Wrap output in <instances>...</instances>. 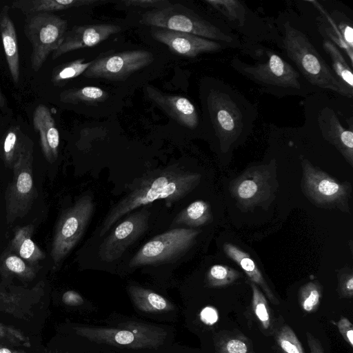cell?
I'll return each mask as SVG.
<instances>
[{
    "label": "cell",
    "mask_w": 353,
    "mask_h": 353,
    "mask_svg": "<svg viewBox=\"0 0 353 353\" xmlns=\"http://www.w3.org/2000/svg\"><path fill=\"white\" fill-rule=\"evenodd\" d=\"M201 174L185 170L178 164L147 172L128 185L126 194L107 212L99 236L105 234L125 215L155 201L165 200L170 206L193 191Z\"/></svg>",
    "instance_id": "obj_1"
},
{
    "label": "cell",
    "mask_w": 353,
    "mask_h": 353,
    "mask_svg": "<svg viewBox=\"0 0 353 353\" xmlns=\"http://www.w3.org/2000/svg\"><path fill=\"white\" fill-rule=\"evenodd\" d=\"M283 29L282 48L303 77L313 85L352 98L353 90L338 79L306 35L289 22L284 24Z\"/></svg>",
    "instance_id": "obj_2"
},
{
    "label": "cell",
    "mask_w": 353,
    "mask_h": 353,
    "mask_svg": "<svg viewBox=\"0 0 353 353\" xmlns=\"http://www.w3.org/2000/svg\"><path fill=\"white\" fill-rule=\"evenodd\" d=\"M140 23L170 30L192 34L212 41L231 43L233 39L193 10L179 4H170L143 13Z\"/></svg>",
    "instance_id": "obj_3"
},
{
    "label": "cell",
    "mask_w": 353,
    "mask_h": 353,
    "mask_svg": "<svg viewBox=\"0 0 353 353\" xmlns=\"http://www.w3.org/2000/svg\"><path fill=\"white\" fill-rule=\"evenodd\" d=\"M94 211V197L84 193L61 214L52 243L51 257L54 268L59 267L79 242Z\"/></svg>",
    "instance_id": "obj_4"
},
{
    "label": "cell",
    "mask_w": 353,
    "mask_h": 353,
    "mask_svg": "<svg viewBox=\"0 0 353 353\" xmlns=\"http://www.w3.org/2000/svg\"><path fill=\"white\" fill-rule=\"evenodd\" d=\"M254 64L232 61L233 67L243 76L265 88L287 92L303 89L300 73L288 62L270 50H262Z\"/></svg>",
    "instance_id": "obj_5"
},
{
    "label": "cell",
    "mask_w": 353,
    "mask_h": 353,
    "mask_svg": "<svg viewBox=\"0 0 353 353\" xmlns=\"http://www.w3.org/2000/svg\"><path fill=\"white\" fill-rule=\"evenodd\" d=\"M201 231L175 228L154 236L143 244L129 262L130 268L175 263L194 245Z\"/></svg>",
    "instance_id": "obj_6"
},
{
    "label": "cell",
    "mask_w": 353,
    "mask_h": 353,
    "mask_svg": "<svg viewBox=\"0 0 353 353\" xmlns=\"http://www.w3.org/2000/svg\"><path fill=\"white\" fill-rule=\"evenodd\" d=\"M74 330L92 342L133 349L158 347L166 336L160 327L133 321L117 328L76 326Z\"/></svg>",
    "instance_id": "obj_7"
},
{
    "label": "cell",
    "mask_w": 353,
    "mask_h": 353,
    "mask_svg": "<svg viewBox=\"0 0 353 353\" xmlns=\"http://www.w3.org/2000/svg\"><path fill=\"white\" fill-rule=\"evenodd\" d=\"M301 162V189L307 199L319 208L350 212V183L339 181L306 159L302 158Z\"/></svg>",
    "instance_id": "obj_8"
},
{
    "label": "cell",
    "mask_w": 353,
    "mask_h": 353,
    "mask_svg": "<svg viewBox=\"0 0 353 353\" xmlns=\"http://www.w3.org/2000/svg\"><path fill=\"white\" fill-rule=\"evenodd\" d=\"M68 23L52 13H37L26 15L24 33L31 43L30 62L32 69L39 71L50 54L61 44Z\"/></svg>",
    "instance_id": "obj_9"
},
{
    "label": "cell",
    "mask_w": 353,
    "mask_h": 353,
    "mask_svg": "<svg viewBox=\"0 0 353 353\" xmlns=\"http://www.w3.org/2000/svg\"><path fill=\"white\" fill-rule=\"evenodd\" d=\"M207 106L216 136L223 149L228 150L244 130H248V121L243 106L232 94L220 90L210 92Z\"/></svg>",
    "instance_id": "obj_10"
},
{
    "label": "cell",
    "mask_w": 353,
    "mask_h": 353,
    "mask_svg": "<svg viewBox=\"0 0 353 353\" xmlns=\"http://www.w3.org/2000/svg\"><path fill=\"white\" fill-rule=\"evenodd\" d=\"M33 148L22 154L13 168V179L6 192V221L12 224L30 211L37 197L34 184Z\"/></svg>",
    "instance_id": "obj_11"
},
{
    "label": "cell",
    "mask_w": 353,
    "mask_h": 353,
    "mask_svg": "<svg viewBox=\"0 0 353 353\" xmlns=\"http://www.w3.org/2000/svg\"><path fill=\"white\" fill-rule=\"evenodd\" d=\"M274 176L270 164L252 166L230 183V191L243 208L262 205L274 196Z\"/></svg>",
    "instance_id": "obj_12"
},
{
    "label": "cell",
    "mask_w": 353,
    "mask_h": 353,
    "mask_svg": "<svg viewBox=\"0 0 353 353\" xmlns=\"http://www.w3.org/2000/svg\"><path fill=\"white\" fill-rule=\"evenodd\" d=\"M150 216L146 208L128 214L100 244V259L110 263L119 259L148 230Z\"/></svg>",
    "instance_id": "obj_13"
},
{
    "label": "cell",
    "mask_w": 353,
    "mask_h": 353,
    "mask_svg": "<svg viewBox=\"0 0 353 353\" xmlns=\"http://www.w3.org/2000/svg\"><path fill=\"white\" fill-rule=\"evenodd\" d=\"M154 59L153 54L145 50L124 51L94 60L83 75L87 78L124 80Z\"/></svg>",
    "instance_id": "obj_14"
},
{
    "label": "cell",
    "mask_w": 353,
    "mask_h": 353,
    "mask_svg": "<svg viewBox=\"0 0 353 353\" xmlns=\"http://www.w3.org/2000/svg\"><path fill=\"white\" fill-rule=\"evenodd\" d=\"M154 39L167 46L174 53L195 57L202 53L218 52L224 46L217 41L192 34L160 29L152 32Z\"/></svg>",
    "instance_id": "obj_15"
},
{
    "label": "cell",
    "mask_w": 353,
    "mask_h": 353,
    "mask_svg": "<svg viewBox=\"0 0 353 353\" xmlns=\"http://www.w3.org/2000/svg\"><path fill=\"white\" fill-rule=\"evenodd\" d=\"M120 31V26L112 24L74 26L65 32L61 44L52 53V59H55L71 51L95 46Z\"/></svg>",
    "instance_id": "obj_16"
},
{
    "label": "cell",
    "mask_w": 353,
    "mask_h": 353,
    "mask_svg": "<svg viewBox=\"0 0 353 353\" xmlns=\"http://www.w3.org/2000/svg\"><path fill=\"white\" fill-rule=\"evenodd\" d=\"M145 94L156 105L181 125L194 129L199 124V116L193 103L187 98L163 93L148 85Z\"/></svg>",
    "instance_id": "obj_17"
},
{
    "label": "cell",
    "mask_w": 353,
    "mask_h": 353,
    "mask_svg": "<svg viewBox=\"0 0 353 353\" xmlns=\"http://www.w3.org/2000/svg\"><path fill=\"white\" fill-rule=\"evenodd\" d=\"M318 123L324 139L333 145L347 163L353 165V132L345 130L332 110L323 108Z\"/></svg>",
    "instance_id": "obj_18"
},
{
    "label": "cell",
    "mask_w": 353,
    "mask_h": 353,
    "mask_svg": "<svg viewBox=\"0 0 353 353\" xmlns=\"http://www.w3.org/2000/svg\"><path fill=\"white\" fill-rule=\"evenodd\" d=\"M43 295L42 283L32 289L20 286L0 285V310L23 317L29 314L32 306Z\"/></svg>",
    "instance_id": "obj_19"
},
{
    "label": "cell",
    "mask_w": 353,
    "mask_h": 353,
    "mask_svg": "<svg viewBox=\"0 0 353 353\" xmlns=\"http://www.w3.org/2000/svg\"><path fill=\"white\" fill-rule=\"evenodd\" d=\"M32 123L39 135L44 157L48 162L54 163L58 157L59 133L50 109L43 104L37 105L33 113Z\"/></svg>",
    "instance_id": "obj_20"
},
{
    "label": "cell",
    "mask_w": 353,
    "mask_h": 353,
    "mask_svg": "<svg viewBox=\"0 0 353 353\" xmlns=\"http://www.w3.org/2000/svg\"><path fill=\"white\" fill-rule=\"evenodd\" d=\"M8 12L7 5L0 10V34L11 77L17 84L20 76L18 41L15 27Z\"/></svg>",
    "instance_id": "obj_21"
},
{
    "label": "cell",
    "mask_w": 353,
    "mask_h": 353,
    "mask_svg": "<svg viewBox=\"0 0 353 353\" xmlns=\"http://www.w3.org/2000/svg\"><path fill=\"white\" fill-rule=\"evenodd\" d=\"M225 254L234 261L245 273L250 281L261 288L265 297L274 305H279V301L268 285L261 270L250 256L237 246L230 243L223 244Z\"/></svg>",
    "instance_id": "obj_22"
},
{
    "label": "cell",
    "mask_w": 353,
    "mask_h": 353,
    "mask_svg": "<svg viewBox=\"0 0 353 353\" xmlns=\"http://www.w3.org/2000/svg\"><path fill=\"white\" fill-rule=\"evenodd\" d=\"M33 147V141L20 126H11L3 136L0 145V154L5 165L13 169L21 155Z\"/></svg>",
    "instance_id": "obj_23"
},
{
    "label": "cell",
    "mask_w": 353,
    "mask_h": 353,
    "mask_svg": "<svg viewBox=\"0 0 353 353\" xmlns=\"http://www.w3.org/2000/svg\"><path fill=\"white\" fill-rule=\"evenodd\" d=\"M103 3L99 0H19L12 2L11 7L29 15Z\"/></svg>",
    "instance_id": "obj_24"
},
{
    "label": "cell",
    "mask_w": 353,
    "mask_h": 353,
    "mask_svg": "<svg viewBox=\"0 0 353 353\" xmlns=\"http://www.w3.org/2000/svg\"><path fill=\"white\" fill-rule=\"evenodd\" d=\"M33 232L32 224L17 228L11 241V250L28 263L35 265L46 254L32 239Z\"/></svg>",
    "instance_id": "obj_25"
},
{
    "label": "cell",
    "mask_w": 353,
    "mask_h": 353,
    "mask_svg": "<svg viewBox=\"0 0 353 353\" xmlns=\"http://www.w3.org/2000/svg\"><path fill=\"white\" fill-rule=\"evenodd\" d=\"M127 290L134 305L141 311L157 313L168 312L174 308L173 304L165 297L151 290L130 285Z\"/></svg>",
    "instance_id": "obj_26"
},
{
    "label": "cell",
    "mask_w": 353,
    "mask_h": 353,
    "mask_svg": "<svg viewBox=\"0 0 353 353\" xmlns=\"http://www.w3.org/2000/svg\"><path fill=\"white\" fill-rule=\"evenodd\" d=\"M212 220L210 205L203 200H196L181 210L170 223L171 228L205 225Z\"/></svg>",
    "instance_id": "obj_27"
},
{
    "label": "cell",
    "mask_w": 353,
    "mask_h": 353,
    "mask_svg": "<svg viewBox=\"0 0 353 353\" xmlns=\"http://www.w3.org/2000/svg\"><path fill=\"white\" fill-rule=\"evenodd\" d=\"M215 353H255L252 341L239 331H222L215 337Z\"/></svg>",
    "instance_id": "obj_28"
},
{
    "label": "cell",
    "mask_w": 353,
    "mask_h": 353,
    "mask_svg": "<svg viewBox=\"0 0 353 353\" xmlns=\"http://www.w3.org/2000/svg\"><path fill=\"white\" fill-rule=\"evenodd\" d=\"M109 94L104 90L95 86L70 88L59 94V100L65 103L78 104L83 103L95 105L107 100Z\"/></svg>",
    "instance_id": "obj_29"
},
{
    "label": "cell",
    "mask_w": 353,
    "mask_h": 353,
    "mask_svg": "<svg viewBox=\"0 0 353 353\" xmlns=\"http://www.w3.org/2000/svg\"><path fill=\"white\" fill-rule=\"evenodd\" d=\"M327 20L331 26L324 28L327 39L338 48L343 49L347 54L351 65L353 64V28L346 22L336 25L335 21L330 16Z\"/></svg>",
    "instance_id": "obj_30"
},
{
    "label": "cell",
    "mask_w": 353,
    "mask_h": 353,
    "mask_svg": "<svg viewBox=\"0 0 353 353\" xmlns=\"http://www.w3.org/2000/svg\"><path fill=\"white\" fill-rule=\"evenodd\" d=\"M323 48L330 57L332 70L338 79L347 88L353 90V74L339 48L328 39L323 42Z\"/></svg>",
    "instance_id": "obj_31"
},
{
    "label": "cell",
    "mask_w": 353,
    "mask_h": 353,
    "mask_svg": "<svg viewBox=\"0 0 353 353\" xmlns=\"http://www.w3.org/2000/svg\"><path fill=\"white\" fill-rule=\"evenodd\" d=\"M249 284L252 289V307L254 314L262 329L271 334L274 332V319L267 298L256 285L250 281Z\"/></svg>",
    "instance_id": "obj_32"
},
{
    "label": "cell",
    "mask_w": 353,
    "mask_h": 353,
    "mask_svg": "<svg viewBox=\"0 0 353 353\" xmlns=\"http://www.w3.org/2000/svg\"><path fill=\"white\" fill-rule=\"evenodd\" d=\"M0 268L4 274H14L28 280L32 279L37 272L34 265L28 263L13 252L2 256Z\"/></svg>",
    "instance_id": "obj_33"
},
{
    "label": "cell",
    "mask_w": 353,
    "mask_h": 353,
    "mask_svg": "<svg viewBox=\"0 0 353 353\" xmlns=\"http://www.w3.org/2000/svg\"><path fill=\"white\" fill-rule=\"evenodd\" d=\"M84 59H78L70 62L59 65L52 72L51 81L55 85H61L68 80L77 77L93 63V61L84 62Z\"/></svg>",
    "instance_id": "obj_34"
},
{
    "label": "cell",
    "mask_w": 353,
    "mask_h": 353,
    "mask_svg": "<svg viewBox=\"0 0 353 353\" xmlns=\"http://www.w3.org/2000/svg\"><path fill=\"white\" fill-rule=\"evenodd\" d=\"M240 276V272L234 268L216 264L208 270L205 281L210 288H222L232 284Z\"/></svg>",
    "instance_id": "obj_35"
},
{
    "label": "cell",
    "mask_w": 353,
    "mask_h": 353,
    "mask_svg": "<svg viewBox=\"0 0 353 353\" xmlns=\"http://www.w3.org/2000/svg\"><path fill=\"white\" fill-rule=\"evenodd\" d=\"M322 287L317 281H310L302 285L299 292L300 305L307 313L315 312L321 303Z\"/></svg>",
    "instance_id": "obj_36"
},
{
    "label": "cell",
    "mask_w": 353,
    "mask_h": 353,
    "mask_svg": "<svg viewBox=\"0 0 353 353\" xmlns=\"http://www.w3.org/2000/svg\"><path fill=\"white\" fill-rule=\"evenodd\" d=\"M275 339L283 353H304L300 341L288 325H284L276 332Z\"/></svg>",
    "instance_id": "obj_37"
},
{
    "label": "cell",
    "mask_w": 353,
    "mask_h": 353,
    "mask_svg": "<svg viewBox=\"0 0 353 353\" xmlns=\"http://www.w3.org/2000/svg\"><path fill=\"white\" fill-rule=\"evenodd\" d=\"M205 2L219 11L229 20H237L243 23L245 11L240 1L234 0H208Z\"/></svg>",
    "instance_id": "obj_38"
},
{
    "label": "cell",
    "mask_w": 353,
    "mask_h": 353,
    "mask_svg": "<svg viewBox=\"0 0 353 353\" xmlns=\"http://www.w3.org/2000/svg\"><path fill=\"white\" fill-rule=\"evenodd\" d=\"M0 345L30 347V341L21 330L0 323Z\"/></svg>",
    "instance_id": "obj_39"
},
{
    "label": "cell",
    "mask_w": 353,
    "mask_h": 353,
    "mask_svg": "<svg viewBox=\"0 0 353 353\" xmlns=\"http://www.w3.org/2000/svg\"><path fill=\"white\" fill-rule=\"evenodd\" d=\"M338 293L341 298L350 299L353 296V273L352 270H342L338 274Z\"/></svg>",
    "instance_id": "obj_40"
},
{
    "label": "cell",
    "mask_w": 353,
    "mask_h": 353,
    "mask_svg": "<svg viewBox=\"0 0 353 353\" xmlns=\"http://www.w3.org/2000/svg\"><path fill=\"white\" fill-rule=\"evenodd\" d=\"M339 332L344 340L353 347V325L352 323L344 316H341L339 321L336 323Z\"/></svg>",
    "instance_id": "obj_41"
},
{
    "label": "cell",
    "mask_w": 353,
    "mask_h": 353,
    "mask_svg": "<svg viewBox=\"0 0 353 353\" xmlns=\"http://www.w3.org/2000/svg\"><path fill=\"white\" fill-rule=\"evenodd\" d=\"M123 3L126 6H134L141 8H161L170 4V1L165 0H127Z\"/></svg>",
    "instance_id": "obj_42"
},
{
    "label": "cell",
    "mask_w": 353,
    "mask_h": 353,
    "mask_svg": "<svg viewBox=\"0 0 353 353\" xmlns=\"http://www.w3.org/2000/svg\"><path fill=\"white\" fill-rule=\"evenodd\" d=\"M201 320L207 325H212L216 322L218 319V314L216 310L212 307H206L203 308L200 313Z\"/></svg>",
    "instance_id": "obj_43"
},
{
    "label": "cell",
    "mask_w": 353,
    "mask_h": 353,
    "mask_svg": "<svg viewBox=\"0 0 353 353\" xmlns=\"http://www.w3.org/2000/svg\"><path fill=\"white\" fill-rule=\"evenodd\" d=\"M62 301L65 304L71 306L79 305L83 303L81 296L73 290L65 292L63 294Z\"/></svg>",
    "instance_id": "obj_44"
},
{
    "label": "cell",
    "mask_w": 353,
    "mask_h": 353,
    "mask_svg": "<svg viewBox=\"0 0 353 353\" xmlns=\"http://www.w3.org/2000/svg\"><path fill=\"white\" fill-rule=\"evenodd\" d=\"M306 339L310 349L309 353H325L321 341L309 332H306Z\"/></svg>",
    "instance_id": "obj_45"
},
{
    "label": "cell",
    "mask_w": 353,
    "mask_h": 353,
    "mask_svg": "<svg viewBox=\"0 0 353 353\" xmlns=\"http://www.w3.org/2000/svg\"><path fill=\"white\" fill-rule=\"evenodd\" d=\"M0 353H26L23 351L14 350L10 349L5 345H0Z\"/></svg>",
    "instance_id": "obj_46"
},
{
    "label": "cell",
    "mask_w": 353,
    "mask_h": 353,
    "mask_svg": "<svg viewBox=\"0 0 353 353\" xmlns=\"http://www.w3.org/2000/svg\"><path fill=\"white\" fill-rule=\"evenodd\" d=\"M6 101L3 95V93L1 90V86H0V108L4 107L6 105Z\"/></svg>",
    "instance_id": "obj_47"
}]
</instances>
